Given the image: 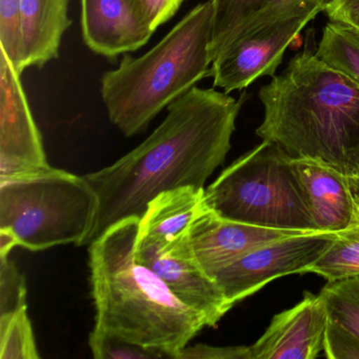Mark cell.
I'll return each instance as SVG.
<instances>
[{
    "instance_id": "obj_26",
    "label": "cell",
    "mask_w": 359,
    "mask_h": 359,
    "mask_svg": "<svg viewBox=\"0 0 359 359\" xmlns=\"http://www.w3.org/2000/svg\"><path fill=\"white\" fill-rule=\"evenodd\" d=\"M177 359H252L250 346H213L198 344L186 346Z\"/></svg>"
},
{
    "instance_id": "obj_29",
    "label": "cell",
    "mask_w": 359,
    "mask_h": 359,
    "mask_svg": "<svg viewBox=\"0 0 359 359\" xmlns=\"http://www.w3.org/2000/svg\"><path fill=\"white\" fill-rule=\"evenodd\" d=\"M344 26L348 27L353 32L356 33L359 36V20H355V22H351V24L344 25Z\"/></svg>"
},
{
    "instance_id": "obj_15",
    "label": "cell",
    "mask_w": 359,
    "mask_h": 359,
    "mask_svg": "<svg viewBox=\"0 0 359 359\" xmlns=\"http://www.w3.org/2000/svg\"><path fill=\"white\" fill-rule=\"evenodd\" d=\"M22 60L20 73L41 68L60 55L69 27V0H20Z\"/></svg>"
},
{
    "instance_id": "obj_24",
    "label": "cell",
    "mask_w": 359,
    "mask_h": 359,
    "mask_svg": "<svg viewBox=\"0 0 359 359\" xmlns=\"http://www.w3.org/2000/svg\"><path fill=\"white\" fill-rule=\"evenodd\" d=\"M27 306L25 276L10 257L0 258V316Z\"/></svg>"
},
{
    "instance_id": "obj_28",
    "label": "cell",
    "mask_w": 359,
    "mask_h": 359,
    "mask_svg": "<svg viewBox=\"0 0 359 359\" xmlns=\"http://www.w3.org/2000/svg\"><path fill=\"white\" fill-rule=\"evenodd\" d=\"M18 245V238L11 231L0 229V258L9 257L10 252Z\"/></svg>"
},
{
    "instance_id": "obj_2",
    "label": "cell",
    "mask_w": 359,
    "mask_h": 359,
    "mask_svg": "<svg viewBox=\"0 0 359 359\" xmlns=\"http://www.w3.org/2000/svg\"><path fill=\"white\" fill-rule=\"evenodd\" d=\"M256 130L291 159H312L359 174V85L306 46L258 92Z\"/></svg>"
},
{
    "instance_id": "obj_12",
    "label": "cell",
    "mask_w": 359,
    "mask_h": 359,
    "mask_svg": "<svg viewBox=\"0 0 359 359\" xmlns=\"http://www.w3.org/2000/svg\"><path fill=\"white\" fill-rule=\"evenodd\" d=\"M311 232L278 230L226 219L207 207L191 224L190 243L208 275L272 241Z\"/></svg>"
},
{
    "instance_id": "obj_18",
    "label": "cell",
    "mask_w": 359,
    "mask_h": 359,
    "mask_svg": "<svg viewBox=\"0 0 359 359\" xmlns=\"http://www.w3.org/2000/svg\"><path fill=\"white\" fill-rule=\"evenodd\" d=\"M319 295L327 323L359 342V276L327 281Z\"/></svg>"
},
{
    "instance_id": "obj_19",
    "label": "cell",
    "mask_w": 359,
    "mask_h": 359,
    "mask_svg": "<svg viewBox=\"0 0 359 359\" xmlns=\"http://www.w3.org/2000/svg\"><path fill=\"white\" fill-rule=\"evenodd\" d=\"M316 54L329 66L348 75L359 85V36L348 27L327 22Z\"/></svg>"
},
{
    "instance_id": "obj_8",
    "label": "cell",
    "mask_w": 359,
    "mask_h": 359,
    "mask_svg": "<svg viewBox=\"0 0 359 359\" xmlns=\"http://www.w3.org/2000/svg\"><path fill=\"white\" fill-rule=\"evenodd\" d=\"M337 234L311 232L272 241L212 274L233 306L274 279L304 274L329 249Z\"/></svg>"
},
{
    "instance_id": "obj_1",
    "label": "cell",
    "mask_w": 359,
    "mask_h": 359,
    "mask_svg": "<svg viewBox=\"0 0 359 359\" xmlns=\"http://www.w3.org/2000/svg\"><path fill=\"white\" fill-rule=\"evenodd\" d=\"M243 98L195 86L168 106L167 116L142 144L113 165L83 176L100 203L87 243L123 220L142 219L161 193L203 188L230 151Z\"/></svg>"
},
{
    "instance_id": "obj_3",
    "label": "cell",
    "mask_w": 359,
    "mask_h": 359,
    "mask_svg": "<svg viewBox=\"0 0 359 359\" xmlns=\"http://www.w3.org/2000/svg\"><path fill=\"white\" fill-rule=\"evenodd\" d=\"M138 230L140 219L129 218L90 243L94 329L167 351L177 359L207 323L152 269L136 259Z\"/></svg>"
},
{
    "instance_id": "obj_13",
    "label": "cell",
    "mask_w": 359,
    "mask_h": 359,
    "mask_svg": "<svg viewBox=\"0 0 359 359\" xmlns=\"http://www.w3.org/2000/svg\"><path fill=\"white\" fill-rule=\"evenodd\" d=\"M327 314L323 298L304 292L302 302L273 317L250 346L252 359H315L325 348Z\"/></svg>"
},
{
    "instance_id": "obj_25",
    "label": "cell",
    "mask_w": 359,
    "mask_h": 359,
    "mask_svg": "<svg viewBox=\"0 0 359 359\" xmlns=\"http://www.w3.org/2000/svg\"><path fill=\"white\" fill-rule=\"evenodd\" d=\"M184 0H132L146 24L156 31L158 27L169 22L180 10Z\"/></svg>"
},
{
    "instance_id": "obj_21",
    "label": "cell",
    "mask_w": 359,
    "mask_h": 359,
    "mask_svg": "<svg viewBox=\"0 0 359 359\" xmlns=\"http://www.w3.org/2000/svg\"><path fill=\"white\" fill-rule=\"evenodd\" d=\"M27 306L0 316V359H39Z\"/></svg>"
},
{
    "instance_id": "obj_4",
    "label": "cell",
    "mask_w": 359,
    "mask_h": 359,
    "mask_svg": "<svg viewBox=\"0 0 359 359\" xmlns=\"http://www.w3.org/2000/svg\"><path fill=\"white\" fill-rule=\"evenodd\" d=\"M213 0L193 8L155 47L140 57L123 54L102 75L109 118L126 136L144 131L161 111L210 76L213 64Z\"/></svg>"
},
{
    "instance_id": "obj_9",
    "label": "cell",
    "mask_w": 359,
    "mask_h": 359,
    "mask_svg": "<svg viewBox=\"0 0 359 359\" xmlns=\"http://www.w3.org/2000/svg\"><path fill=\"white\" fill-rule=\"evenodd\" d=\"M20 75L0 50V180L49 167Z\"/></svg>"
},
{
    "instance_id": "obj_10",
    "label": "cell",
    "mask_w": 359,
    "mask_h": 359,
    "mask_svg": "<svg viewBox=\"0 0 359 359\" xmlns=\"http://www.w3.org/2000/svg\"><path fill=\"white\" fill-rule=\"evenodd\" d=\"M189 232L163 245L136 243V259L152 269L184 304L203 315L208 327H215L234 306L197 262Z\"/></svg>"
},
{
    "instance_id": "obj_6",
    "label": "cell",
    "mask_w": 359,
    "mask_h": 359,
    "mask_svg": "<svg viewBox=\"0 0 359 359\" xmlns=\"http://www.w3.org/2000/svg\"><path fill=\"white\" fill-rule=\"evenodd\" d=\"M205 205L226 219L278 230H317L293 161L266 140L239 157L205 190Z\"/></svg>"
},
{
    "instance_id": "obj_5",
    "label": "cell",
    "mask_w": 359,
    "mask_h": 359,
    "mask_svg": "<svg viewBox=\"0 0 359 359\" xmlns=\"http://www.w3.org/2000/svg\"><path fill=\"white\" fill-rule=\"evenodd\" d=\"M98 197L83 176L47 167L0 180V229L11 231L20 247L43 251L88 243Z\"/></svg>"
},
{
    "instance_id": "obj_23",
    "label": "cell",
    "mask_w": 359,
    "mask_h": 359,
    "mask_svg": "<svg viewBox=\"0 0 359 359\" xmlns=\"http://www.w3.org/2000/svg\"><path fill=\"white\" fill-rule=\"evenodd\" d=\"M0 50L20 73L22 60L20 0H0Z\"/></svg>"
},
{
    "instance_id": "obj_16",
    "label": "cell",
    "mask_w": 359,
    "mask_h": 359,
    "mask_svg": "<svg viewBox=\"0 0 359 359\" xmlns=\"http://www.w3.org/2000/svg\"><path fill=\"white\" fill-rule=\"evenodd\" d=\"M205 188L186 186L155 197L140 220L137 245H163L184 235L207 207Z\"/></svg>"
},
{
    "instance_id": "obj_22",
    "label": "cell",
    "mask_w": 359,
    "mask_h": 359,
    "mask_svg": "<svg viewBox=\"0 0 359 359\" xmlns=\"http://www.w3.org/2000/svg\"><path fill=\"white\" fill-rule=\"evenodd\" d=\"M89 346L96 359H174L167 351L134 344L97 329L90 334Z\"/></svg>"
},
{
    "instance_id": "obj_11",
    "label": "cell",
    "mask_w": 359,
    "mask_h": 359,
    "mask_svg": "<svg viewBox=\"0 0 359 359\" xmlns=\"http://www.w3.org/2000/svg\"><path fill=\"white\" fill-rule=\"evenodd\" d=\"M292 161L317 230L339 234L359 228V174L312 159Z\"/></svg>"
},
{
    "instance_id": "obj_7",
    "label": "cell",
    "mask_w": 359,
    "mask_h": 359,
    "mask_svg": "<svg viewBox=\"0 0 359 359\" xmlns=\"http://www.w3.org/2000/svg\"><path fill=\"white\" fill-rule=\"evenodd\" d=\"M327 5V0L291 4L235 37L213 60L214 87L229 94L260 77H274L285 50Z\"/></svg>"
},
{
    "instance_id": "obj_14",
    "label": "cell",
    "mask_w": 359,
    "mask_h": 359,
    "mask_svg": "<svg viewBox=\"0 0 359 359\" xmlns=\"http://www.w3.org/2000/svg\"><path fill=\"white\" fill-rule=\"evenodd\" d=\"M81 31L89 49L107 58L140 49L154 33L132 0H81Z\"/></svg>"
},
{
    "instance_id": "obj_27",
    "label": "cell",
    "mask_w": 359,
    "mask_h": 359,
    "mask_svg": "<svg viewBox=\"0 0 359 359\" xmlns=\"http://www.w3.org/2000/svg\"><path fill=\"white\" fill-rule=\"evenodd\" d=\"M325 12L330 22L351 24L359 20V0H332Z\"/></svg>"
},
{
    "instance_id": "obj_20",
    "label": "cell",
    "mask_w": 359,
    "mask_h": 359,
    "mask_svg": "<svg viewBox=\"0 0 359 359\" xmlns=\"http://www.w3.org/2000/svg\"><path fill=\"white\" fill-rule=\"evenodd\" d=\"M306 273H315L327 281L359 276V228L337 234Z\"/></svg>"
},
{
    "instance_id": "obj_17",
    "label": "cell",
    "mask_w": 359,
    "mask_h": 359,
    "mask_svg": "<svg viewBox=\"0 0 359 359\" xmlns=\"http://www.w3.org/2000/svg\"><path fill=\"white\" fill-rule=\"evenodd\" d=\"M299 1L308 0H213V60L235 37L285 6Z\"/></svg>"
}]
</instances>
